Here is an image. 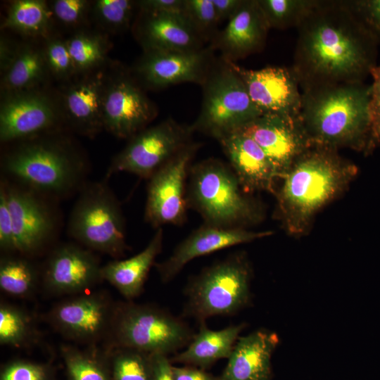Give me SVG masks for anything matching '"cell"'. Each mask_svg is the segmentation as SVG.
Listing matches in <instances>:
<instances>
[{"label": "cell", "instance_id": "7a4b0ae2", "mask_svg": "<svg viewBox=\"0 0 380 380\" xmlns=\"http://www.w3.org/2000/svg\"><path fill=\"white\" fill-rule=\"evenodd\" d=\"M370 94L364 82L303 91L298 118L311 144L370 151Z\"/></svg>", "mask_w": 380, "mask_h": 380}, {"label": "cell", "instance_id": "8fae6325", "mask_svg": "<svg viewBox=\"0 0 380 380\" xmlns=\"http://www.w3.org/2000/svg\"><path fill=\"white\" fill-rule=\"evenodd\" d=\"M1 94L2 143L55 132L65 124L57 94L53 95L44 87Z\"/></svg>", "mask_w": 380, "mask_h": 380}, {"label": "cell", "instance_id": "9a60e30c", "mask_svg": "<svg viewBox=\"0 0 380 380\" xmlns=\"http://www.w3.org/2000/svg\"><path fill=\"white\" fill-rule=\"evenodd\" d=\"M214 51L208 45L193 51L143 52L130 72L144 90L185 82L202 86L216 62Z\"/></svg>", "mask_w": 380, "mask_h": 380}, {"label": "cell", "instance_id": "8d00e7d4", "mask_svg": "<svg viewBox=\"0 0 380 380\" xmlns=\"http://www.w3.org/2000/svg\"><path fill=\"white\" fill-rule=\"evenodd\" d=\"M42 43L51 77L62 84L74 79L77 73L66 39L52 33L42 39Z\"/></svg>", "mask_w": 380, "mask_h": 380}, {"label": "cell", "instance_id": "3957f363", "mask_svg": "<svg viewBox=\"0 0 380 380\" xmlns=\"http://www.w3.org/2000/svg\"><path fill=\"white\" fill-rule=\"evenodd\" d=\"M336 149L312 145L292 164L279 194V207L289 232H303L315 214L335 198L356 172Z\"/></svg>", "mask_w": 380, "mask_h": 380}, {"label": "cell", "instance_id": "836d02e7", "mask_svg": "<svg viewBox=\"0 0 380 380\" xmlns=\"http://www.w3.org/2000/svg\"><path fill=\"white\" fill-rule=\"evenodd\" d=\"M137 11V1H91L90 20L107 35L119 34L132 27Z\"/></svg>", "mask_w": 380, "mask_h": 380}, {"label": "cell", "instance_id": "7402d4cb", "mask_svg": "<svg viewBox=\"0 0 380 380\" xmlns=\"http://www.w3.org/2000/svg\"><path fill=\"white\" fill-rule=\"evenodd\" d=\"M131 30L143 52L193 51L205 47L206 42L183 13L138 9Z\"/></svg>", "mask_w": 380, "mask_h": 380}, {"label": "cell", "instance_id": "e0dca14e", "mask_svg": "<svg viewBox=\"0 0 380 380\" xmlns=\"http://www.w3.org/2000/svg\"><path fill=\"white\" fill-rule=\"evenodd\" d=\"M239 129L263 150L277 177L284 178L296 158L312 146L298 116L262 114Z\"/></svg>", "mask_w": 380, "mask_h": 380}, {"label": "cell", "instance_id": "44dd1931", "mask_svg": "<svg viewBox=\"0 0 380 380\" xmlns=\"http://www.w3.org/2000/svg\"><path fill=\"white\" fill-rule=\"evenodd\" d=\"M272 234L243 228H225L205 224L193 231L161 262L156 263L160 281H172L192 260L236 245L251 242Z\"/></svg>", "mask_w": 380, "mask_h": 380}, {"label": "cell", "instance_id": "9c48e42d", "mask_svg": "<svg viewBox=\"0 0 380 380\" xmlns=\"http://www.w3.org/2000/svg\"><path fill=\"white\" fill-rule=\"evenodd\" d=\"M201 87V111L191 125L194 132H201L218 140L262 115L229 61L217 59Z\"/></svg>", "mask_w": 380, "mask_h": 380}, {"label": "cell", "instance_id": "83f0119b", "mask_svg": "<svg viewBox=\"0 0 380 380\" xmlns=\"http://www.w3.org/2000/svg\"><path fill=\"white\" fill-rule=\"evenodd\" d=\"M50 77L42 43L26 39L20 43L11 65L1 75V94L44 87Z\"/></svg>", "mask_w": 380, "mask_h": 380}, {"label": "cell", "instance_id": "484cf974", "mask_svg": "<svg viewBox=\"0 0 380 380\" xmlns=\"http://www.w3.org/2000/svg\"><path fill=\"white\" fill-rule=\"evenodd\" d=\"M163 230L156 229L141 252L124 260H114L101 267L103 280L114 286L127 300H132L144 291L148 273L163 248Z\"/></svg>", "mask_w": 380, "mask_h": 380}, {"label": "cell", "instance_id": "74e56055", "mask_svg": "<svg viewBox=\"0 0 380 380\" xmlns=\"http://www.w3.org/2000/svg\"><path fill=\"white\" fill-rule=\"evenodd\" d=\"M49 5L53 20L74 32L85 29L90 20L91 1L53 0Z\"/></svg>", "mask_w": 380, "mask_h": 380}, {"label": "cell", "instance_id": "5b68a950", "mask_svg": "<svg viewBox=\"0 0 380 380\" xmlns=\"http://www.w3.org/2000/svg\"><path fill=\"white\" fill-rule=\"evenodd\" d=\"M194 334L186 322L165 309L127 300L116 303L106 347L167 356L186 347Z\"/></svg>", "mask_w": 380, "mask_h": 380}, {"label": "cell", "instance_id": "ee69618b", "mask_svg": "<svg viewBox=\"0 0 380 380\" xmlns=\"http://www.w3.org/2000/svg\"><path fill=\"white\" fill-rule=\"evenodd\" d=\"M185 0H139L137 1L138 9L141 11L182 13Z\"/></svg>", "mask_w": 380, "mask_h": 380}, {"label": "cell", "instance_id": "8992f818", "mask_svg": "<svg viewBox=\"0 0 380 380\" xmlns=\"http://www.w3.org/2000/svg\"><path fill=\"white\" fill-rule=\"evenodd\" d=\"M251 269L246 256L234 253L189 280L183 315L199 324L215 316L236 314L250 303Z\"/></svg>", "mask_w": 380, "mask_h": 380}, {"label": "cell", "instance_id": "d590c367", "mask_svg": "<svg viewBox=\"0 0 380 380\" xmlns=\"http://www.w3.org/2000/svg\"><path fill=\"white\" fill-rule=\"evenodd\" d=\"M314 0H258L270 28L297 27L313 6Z\"/></svg>", "mask_w": 380, "mask_h": 380}, {"label": "cell", "instance_id": "4fadbf2b", "mask_svg": "<svg viewBox=\"0 0 380 380\" xmlns=\"http://www.w3.org/2000/svg\"><path fill=\"white\" fill-rule=\"evenodd\" d=\"M115 305L116 302L104 292L83 293L53 305L46 319L65 338L96 346L109 336Z\"/></svg>", "mask_w": 380, "mask_h": 380}, {"label": "cell", "instance_id": "2e32d148", "mask_svg": "<svg viewBox=\"0 0 380 380\" xmlns=\"http://www.w3.org/2000/svg\"><path fill=\"white\" fill-rule=\"evenodd\" d=\"M109 72L105 65L77 75L57 93L65 125L83 136L93 138L104 129L103 104Z\"/></svg>", "mask_w": 380, "mask_h": 380}, {"label": "cell", "instance_id": "cb8c5ba5", "mask_svg": "<svg viewBox=\"0 0 380 380\" xmlns=\"http://www.w3.org/2000/svg\"><path fill=\"white\" fill-rule=\"evenodd\" d=\"M217 141L245 191H273L277 174L263 150L251 137L238 129Z\"/></svg>", "mask_w": 380, "mask_h": 380}, {"label": "cell", "instance_id": "bcb514c9", "mask_svg": "<svg viewBox=\"0 0 380 380\" xmlns=\"http://www.w3.org/2000/svg\"><path fill=\"white\" fill-rule=\"evenodd\" d=\"M172 370L175 380H217V376L205 372L203 369L194 366L175 367L172 365Z\"/></svg>", "mask_w": 380, "mask_h": 380}, {"label": "cell", "instance_id": "f546056e", "mask_svg": "<svg viewBox=\"0 0 380 380\" xmlns=\"http://www.w3.org/2000/svg\"><path fill=\"white\" fill-rule=\"evenodd\" d=\"M65 39L77 75L106 65L110 48L107 34L85 28L74 32Z\"/></svg>", "mask_w": 380, "mask_h": 380}, {"label": "cell", "instance_id": "f6af8a7d", "mask_svg": "<svg viewBox=\"0 0 380 380\" xmlns=\"http://www.w3.org/2000/svg\"><path fill=\"white\" fill-rule=\"evenodd\" d=\"M20 42H15L8 36L1 34L0 38V72L1 75L4 73L6 70L13 63L15 59Z\"/></svg>", "mask_w": 380, "mask_h": 380}, {"label": "cell", "instance_id": "7c38bea8", "mask_svg": "<svg viewBox=\"0 0 380 380\" xmlns=\"http://www.w3.org/2000/svg\"><path fill=\"white\" fill-rule=\"evenodd\" d=\"M156 104L120 65H111L103 104V129L120 139H130L156 118Z\"/></svg>", "mask_w": 380, "mask_h": 380}, {"label": "cell", "instance_id": "c3c4849f", "mask_svg": "<svg viewBox=\"0 0 380 380\" xmlns=\"http://www.w3.org/2000/svg\"><path fill=\"white\" fill-rule=\"evenodd\" d=\"M243 0H213L216 16L220 23L229 20L236 12Z\"/></svg>", "mask_w": 380, "mask_h": 380}, {"label": "cell", "instance_id": "4dcf8cb0", "mask_svg": "<svg viewBox=\"0 0 380 380\" xmlns=\"http://www.w3.org/2000/svg\"><path fill=\"white\" fill-rule=\"evenodd\" d=\"M61 355L67 380H112L105 350L96 346L82 350L65 344L61 347Z\"/></svg>", "mask_w": 380, "mask_h": 380}, {"label": "cell", "instance_id": "7dc6e473", "mask_svg": "<svg viewBox=\"0 0 380 380\" xmlns=\"http://www.w3.org/2000/svg\"><path fill=\"white\" fill-rule=\"evenodd\" d=\"M153 380H175L172 374V364L167 355H151Z\"/></svg>", "mask_w": 380, "mask_h": 380}, {"label": "cell", "instance_id": "e575fe53", "mask_svg": "<svg viewBox=\"0 0 380 380\" xmlns=\"http://www.w3.org/2000/svg\"><path fill=\"white\" fill-rule=\"evenodd\" d=\"M37 331L31 315L9 303L0 304V344L23 348L37 340Z\"/></svg>", "mask_w": 380, "mask_h": 380}, {"label": "cell", "instance_id": "ab89813d", "mask_svg": "<svg viewBox=\"0 0 380 380\" xmlns=\"http://www.w3.org/2000/svg\"><path fill=\"white\" fill-rule=\"evenodd\" d=\"M0 380H56L55 370L48 363L15 359L1 367Z\"/></svg>", "mask_w": 380, "mask_h": 380}, {"label": "cell", "instance_id": "52a82bcc", "mask_svg": "<svg viewBox=\"0 0 380 380\" xmlns=\"http://www.w3.org/2000/svg\"><path fill=\"white\" fill-rule=\"evenodd\" d=\"M189 176L188 204L201 214L205 224L242 228L257 217L234 171L221 160L210 158L191 165Z\"/></svg>", "mask_w": 380, "mask_h": 380}, {"label": "cell", "instance_id": "d6a6232c", "mask_svg": "<svg viewBox=\"0 0 380 380\" xmlns=\"http://www.w3.org/2000/svg\"><path fill=\"white\" fill-rule=\"evenodd\" d=\"M104 350L112 380H153L151 355L121 347Z\"/></svg>", "mask_w": 380, "mask_h": 380}, {"label": "cell", "instance_id": "d4e9b609", "mask_svg": "<svg viewBox=\"0 0 380 380\" xmlns=\"http://www.w3.org/2000/svg\"><path fill=\"white\" fill-rule=\"evenodd\" d=\"M279 342L277 334L265 329L239 336L217 380H271L272 357Z\"/></svg>", "mask_w": 380, "mask_h": 380}, {"label": "cell", "instance_id": "4316f807", "mask_svg": "<svg viewBox=\"0 0 380 380\" xmlns=\"http://www.w3.org/2000/svg\"><path fill=\"white\" fill-rule=\"evenodd\" d=\"M245 326L241 323L212 330L205 322L200 323L198 332L186 348L175 355L170 361L204 369L219 360L228 359Z\"/></svg>", "mask_w": 380, "mask_h": 380}, {"label": "cell", "instance_id": "1f68e13d", "mask_svg": "<svg viewBox=\"0 0 380 380\" xmlns=\"http://www.w3.org/2000/svg\"><path fill=\"white\" fill-rule=\"evenodd\" d=\"M39 274L34 265L25 258L4 255L0 260V289L17 298L31 296L37 289Z\"/></svg>", "mask_w": 380, "mask_h": 380}, {"label": "cell", "instance_id": "f35d334b", "mask_svg": "<svg viewBox=\"0 0 380 380\" xmlns=\"http://www.w3.org/2000/svg\"><path fill=\"white\" fill-rule=\"evenodd\" d=\"M183 14L203 39L210 42L219 23L213 0H185Z\"/></svg>", "mask_w": 380, "mask_h": 380}, {"label": "cell", "instance_id": "ba28073f", "mask_svg": "<svg viewBox=\"0 0 380 380\" xmlns=\"http://www.w3.org/2000/svg\"><path fill=\"white\" fill-rule=\"evenodd\" d=\"M68 232L81 246L118 260L124 256L125 220L118 198L105 181L81 188L70 213Z\"/></svg>", "mask_w": 380, "mask_h": 380}, {"label": "cell", "instance_id": "ac0fdd59", "mask_svg": "<svg viewBox=\"0 0 380 380\" xmlns=\"http://www.w3.org/2000/svg\"><path fill=\"white\" fill-rule=\"evenodd\" d=\"M99 258L92 251L63 243L49 255L42 276L44 290L53 296L85 293L103 280Z\"/></svg>", "mask_w": 380, "mask_h": 380}, {"label": "cell", "instance_id": "603a6c76", "mask_svg": "<svg viewBox=\"0 0 380 380\" xmlns=\"http://www.w3.org/2000/svg\"><path fill=\"white\" fill-rule=\"evenodd\" d=\"M270 28L258 0H243L226 27L217 32L209 46L220 58L235 63L261 51Z\"/></svg>", "mask_w": 380, "mask_h": 380}, {"label": "cell", "instance_id": "d6986e66", "mask_svg": "<svg viewBox=\"0 0 380 380\" xmlns=\"http://www.w3.org/2000/svg\"><path fill=\"white\" fill-rule=\"evenodd\" d=\"M10 210L16 253L23 255L40 251L51 237L55 223L47 205L37 192L2 179Z\"/></svg>", "mask_w": 380, "mask_h": 380}, {"label": "cell", "instance_id": "60d3db41", "mask_svg": "<svg viewBox=\"0 0 380 380\" xmlns=\"http://www.w3.org/2000/svg\"><path fill=\"white\" fill-rule=\"evenodd\" d=\"M348 3L365 30L380 43V0H355Z\"/></svg>", "mask_w": 380, "mask_h": 380}, {"label": "cell", "instance_id": "277c9868", "mask_svg": "<svg viewBox=\"0 0 380 380\" xmlns=\"http://www.w3.org/2000/svg\"><path fill=\"white\" fill-rule=\"evenodd\" d=\"M56 132L15 141L1 160L4 172L37 193L62 196L80 187L86 162L71 142Z\"/></svg>", "mask_w": 380, "mask_h": 380}, {"label": "cell", "instance_id": "30bf717a", "mask_svg": "<svg viewBox=\"0 0 380 380\" xmlns=\"http://www.w3.org/2000/svg\"><path fill=\"white\" fill-rule=\"evenodd\" d=\"M194 130L172 118L146 127L129 139L112 159L107 176L125 172L148 179L177 153L190 144Z\"/></svg>", "mask_w": 380, "mask_h": 380}, {"label": "cell", "instance_id": "5bb4252c", "mask_svg": "<svg viewBox=\"0 0 380 380\" xmlns=\"http://www.w3.org/2000/svg\"><path fill=\"white\" fill-rule=\"evenodd\" d=\"M201 144L191 142L158 169L149 179L144 219L156 229L182 224L188 205L186 179Z\"/></svg>", "mask_w": 380, "mask_h": 380}, {"label": "cell", "instance_id": "7bdbcfd3", "mask_svg": "<svg viewBox=\"0 0 380 380\" xmlns=\"http://www.w3.org/2000/svg\"><path fill=\"white\" fill-rule=\"evenodd\" d=\"M0 248L4 252L16 253L13 221L6 192L0 184Z\"/></svg>", "mask_w": 380, "mask_h": 380}, {"label": "cell", "instance_id": "f1b7e54d", "mask_svg": "<svg viewBox=\"0 0 380 380\" xmlns=\"http://www.w3.org/2000/svg\"><path fill=\"white\" fill-rule=\"evenodd\" d=\"M53 22L49 1L15 0L9 3L1 28L12 30L26 39H43L52 34Z\"/></svg>", "mask_w": 380, "mask_h": 380}, {"label": "cell", "instance_id": "b9f144b4", "mask_svg": "<svg viewBox=\"0 0 380 380\" xmlns=\"http://www.w3.org/2000/svg\"><path fill=\"white\" fill-rule=\"evenodd\" d=\"M370 75L372 77L369 101L372 122L371 150L380 143V65L374 66Z\"/></svg>", "mask_w": 380, "mask_h": 380}, {"label": "cell", "instance_id": "6da1fadb", "mask_svg": "<svg viewBox=\"0 0 380 380\" xmlns=\"http://www.w3.org/2000/svg\"><path fill=\"white\" fill-rule=\"evenodd\" d=\"M296 28L291 70L303 91L364 82L376 65L378 43L348 1H316Z\"/></svg>", "mask_w": 380, "mask_h": 380}, {"label": "cell", "instance_id": "ffe728a7", "mask_svg": "<svg viewBox=\"0 0 380 380\" xmlns=\"http://www.w3.org/2000/svg\"><path fill=\"white\" fill-rule=\"evenodd\" d=\"M230 63L262 114L299 115L302 93L291 70L274 66L249 70Z\"/></svg>", "mask_w": 380, "mask_h": 380}]
</instances>
